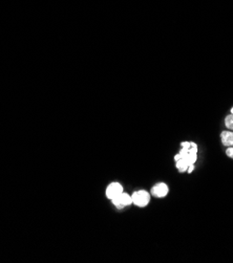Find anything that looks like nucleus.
<instances>
[{
    "instance_id": "9d476101",
    "label": "nucleus",
    "mask_w": 233,
    "mask_h": 263,
    "mask_svg": "<svg viewBox=\"0 0 233 263\" xmlns=\"http://www.w3.org/2000/svg\"><path fill=\"white\" fill-rule=\"evenodd\" d=\"M194 169H195V165H189L188 166V169H187V172L188 173H191L192 171H194Z\"/></svg>"
},
{
    "instance_id": "7ed1b4c3",
    "label": "nucleus",
    "mask_w": 233,
    "mask_h": 263,
    "mask_svg": "<svg viewBox=\"0 0 233 263\" xmlns=\"http://www.w3.org/2000/svg\"><path fill=\"white\" fill-rule=\"evenodd\" d=\"M122 192H123V188L121 185L118 183H112L108 187V189H106V196H108L109 199H114Z\"/></svg>"
},
{
    "instance_id": "39448f33",
    "label": "nucleus",
    "mask_w": 233,
    "mask_h": 263,
    "mask_svg": "<svg viewBox=\"0 0 233 263\" xmlns=\"http://www.w3.org/2000/svg\"><path fill=\"white\" fill-rule=\"evenodd\" d=\"M221 139L224 146L233 147V131H223L221 133Z\"/></svg>"
},
{
    "instance_id": "20e7f679",
    "label": "nucleus",
    "mask_w": 233,
    "mask_h": 263,
    "mask_svg": "<svg viewBox=\"0 0 233 263\" xmlns=\"http://www.w3.org/2000/svg\"><path fill=\"white\" fill-rule=\"evenodd\" d=\"M168 192H169V188H168L167 185L164 184V183L156 185L154 188H152V190H151L152 195H155L156 197H159V198L165 197L166 195L168 194Z\"/></svg>"
},
{
    "instance_id": "1a4fd4ad",
    "label": "nucleus",
    "mask_w": 233,
    "mask_h": 263,
    "mask_svg": "<svg viewBox=\"0 0 233 263\" xmlns=\"http://www.w3.org/2000/svg\"><path fill=\"white\" fill-rule=\"evenodd\" d=\"M226 154H227V157H229L230 158H233V147H229L227 151H226Z\"/></svg>"
},
{
    "instance_id": "0eeeda50",
    "label": "nucleus",
    "mask_w": 233,
    "mask_h": 263,
    "mask_svg": "<svg viewBox=\"0 0 233 263\" xmlns=\"http://www.w3.org/2000/svg\"><path fill=\"white\" fill-rule=\"evenodd\" d=\"M225 125H226V127L228 128V129L233 131V114L230 113L229 116L225 118Z\"/></svg>"
},
{
    "instance_id": "f03ea898",
    "label": "nucleus",
    "mask_w": 233,
    "mask_h": 263,
    "mask_svg": "<svg viewBox=\"0 0 233 263\" xmlns=\"http://www.w3.org/2000/svg\"><path fill=\"white\" fill-rule=\"evenodd\" d=\"M111 200H112V202H114V205L119 209H122L126 206H129L132 204V198H131L130 195L126 194L124 192L119 194L117 197H115L114 199H111Z\"/></svg>"
},
{
    "instance_id": "6e6552de",
    "label": "nucleus",
    "mask_w": 233,
    "mask_h": 263,
    "mask_svg": "<svg viewBox=\"0 0 233 263\" xmlns=\"http://www.w3.org/2000/svg\"><path fill=\"white\" fill-rule=\"evenodd\" d=\"M181 146H182L183 149L189 150L190 148H191V143H190V141H183V143L181 144Z\"/></svg>"
},
{
    "instance_id": "423d86ee",
    "label": "nucleus",
    "mask_w": 233,
    "mask_h": 263,
    "mask_svg": "<svg viewBox=\"0 0 233 263\" xmlns=\"http://www.w3.org/2000/svg\"><path fill=\"white\" fill-rule=\"evenodd\" d=\"M176 165H177V168L179 172H185V171H187V169H188V164L186 163V160L183 158L177 160Z\"/></svg>"
},
{
    "instance_id": "9b49d317",
    "label": "nucleus",
    "mask_w": 233,
    "mask_h": 263,
    "mask_svg": "<svg viewBox=\"0 0 233 263\" xmlns=\"http://www.w3.org/2000/svg\"><path fill=\"white\" fill-rule=\"evenodd\" d=\"M182 158H181V155H179V154H178V155H176V157H175V160L177 161V160H179V159H181Z\"/></svg>"
},
{
    "instance_id": "f257e3e1",
    "label": "nucleus",
    "mask_w": 233,
    "mask_h": 263,
    "mask_svg": "<svg viewBox=\"0 0 233 263\" xmlns=\"http://www.w3.org/2000/svg\"><path fill=\"white\" fill-rule=\"evenodd\" d=\"M131 198H132V202H134L136 206L143 208L148 205V202L150 200V194L147 191L141 190L132 194Z\"/></svg>"
},
{
    "instance_id": "f8f14e48",
    "label": "nucleus",
    "mask_w": 233,
    "mask_h": 263,
    "mask_svg": "<svg viewBox=\"0 0 233 263\" xmlns=\"http://www.w3.org/2000/svg\"><path fill=\"white\" fill-rule=\"evenodd\" d=\"M231 114H233V106H232V108H231Z\"/></svg>"
}]
</instances>
